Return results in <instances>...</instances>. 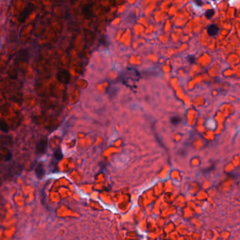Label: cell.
Instances as JSON below:
<instances>
[{"label": "cell", "instance_id": "6da1fadb", "mask_svg": "<svg viewBox=\"0 0 240 240\" xmlns=\"http://www.w3.org/2000/svg\"><path fill=\"white\" fill-rule=\"evenodd\" d=\"M48 146V140L47 137H43L38 141L35 147V152L38 154L43 155L45 154Z\"/></svg>", "mask_w": 240, "mask_h": 240}, {"label": "cell", "instance_id": "7a4b0ae2", "mask_svg": "<svg viewBox=\"0 0 240 240\" xmlns=\"http://www.w3.org/2000/svg\"><path fill=\"white\" fill-rule=\"evenodd\" d=\"M56 78L61 83L67 85L71 80V74L67 70L63 69L59 71L56 74Z\"/></svg>", "mask_w": 240, "mask_h": 240}, {"label": "cell", "instance_id": "3957f363", "mask_svg": "<svg viewBox=\"0 0 240 240\" xmlns=\"http://www.w3.org/2000/svg\"><path fill=\"white\" fill-rule=\"evenodd\" d=\"M34 9V6L33 4H30L28 5H27V6L24 9L23 12L20 14V16L18 17V21L21 22V23H24L25 21L28 18V16H29V14L31 13L32 11H33Z\"/></svg>", "mask_w": 240, "mask_h": 240}, {"label": "cell", "instance_id": "277c9868", "mask_svg": "<svg viewBox=\"0 0 240 240\" xmlns=\"http://www.w3.org/2000/svg\"><path fill=\"white\" fill-rule=\"evenodd\" d=\"M30 54L26 49H21L16 53L15 56V61H28Z\"/></svg>", "mask_w": 240, "mask_h": 240}, {"label": "cell", "instance_id": "5b68a950", "mask_svg": "<svg viewBox=\"0 0 240 240\" xmlns=\"http://www.w3.org/2000/svg\"><path fill=\"white\" fill-rule=\"evenodd\" d=\"M35 173L38 179H42L45 175V169L43 162H39L35 168Z\"/></svg>", "mask_w": 240, "mask_h": 240}, {"label": "cell", "instance_id": "8992f818", "mask_svg": "<svg viewBox=\"0 0 240 240\" xmlns=\"http://www.w3.org/2000/svg\"><path fill=\"white\" fill-rule=\"evenodd\" d=\"M207 31H208V34H209L210 36H215L218 33L219 28L216 25L211 24L209 26Z\"/></svg>", "mask_w": 240, "mask_h": 240}, {"label": "cell", "instance_id": "52a82bcc", "mask_svg": "<svg viewBox=\"0 0 240 240\" xmlns=\"http://www.w3.org/2000/svg\"><path fill=\"white\" fill-rule=\"evenodd\" d=\"M83 13L87 18H90L92 16V6L90 4H87L83 6Z\"/></svg>", "mask_w": 240, "mask_h": 240}, {"label": "cell", "instance_id": "ba28073f", "mask_svg": "<svg viewBox=\"0 0 240 240\" xmlns=\"http://www.w3.org/2000/svg\"><path fill=\"white\" fill-rule=\"evenodd\" d=\"M9 130V127L7 123L2 118H0V131L3 132H8Z\"/></svg>", "mask_w": 240, "mask_h": 240}, {"label": "cell", "instance_id": "9c48e42d", "mask_svg": "<svg viewBox=\"0 0 240 240\" xmlns=\"http://www.w3.org/2000/svg\"><path fill=\"white\" fill-rule=\"evenodd\" d=\"M8 75L12 80H16V79H17V78H18V72H17L16 69L14 67L10 68L9 70L8 71Z\"/></svg>", "mask_w": 240, "mask_h": 240}, {"label": "cell", "instance_id": "30bf717a", "mask_svg": "<svg viewBox=\"0 0 240 240\" xmlns=\"http://www.w3.org/2000/svg\"><path fill=\"white\" fill-rule=\"evenodd\" d=\"M54 159H55L56 161H60L63 159V154L62 153V151H61V149H60V148H59V149H56L55 152H54Z\"/></svg>", "mask_w": 240, "mask_h": 240}, {"label": "cell", "instance_id": "8fae6325", "mask_svg": "<svg viewBox=\"0 0 240 240\" xmlns=\"http://www.w3.org/2000/svg\"><path fill=\"white\" fill-rule=\"evenodd\" d=\"M180 118L178 117V116H173L170 119V122H171L172 124L173 125H177L180 122Z\"/></svg>", "mask_w": 240, "mask_h": 240}, {"label": "cell", "instance_id": "7c38bea8", "mask_svg": "<svg viewBox=\"0 0 240 240\" xmlns=\"http://www.w3.org/2000/svg\"><path fill=\"white\" fill-rule=\"evenodd\" d=\"M214 14H215V12H214V10H212V9L209 10V11H207L206 12V16L208 18H211V17L214 16Z\"/></svg>", "mask_w": 240, "mask_h": 240}, {"label": "cell", "instance_id": "4fadbf2b", "mask_svg": "<svg viewBox=\"0 0 240 240\" xmlns=\"http://www.w3.org/2000/svg\"><path fill=\"white\" fill-rule=\"evenodd\" d=\"M11 158H12V154L10 152H9L6 155V157H5V160H6V161H9L11 159Z\"/></svg>", "mask_w": 240, "mask_h": 240}, {"label": "cell", "instance_id": "5bb4252c", "mask_svg": "<svg viewBox=\"0 0 240 240\" xmlns=\"http://www.w3.org/2000/svg\"><path fill=\"white\" fill-rule=\"evenodd\" d=\"M189 61L190 63H194V61H195V58L194 57V56H189Z\"/></svg>", "mask_w": 240, "mask_h": 240}]
</instances>
